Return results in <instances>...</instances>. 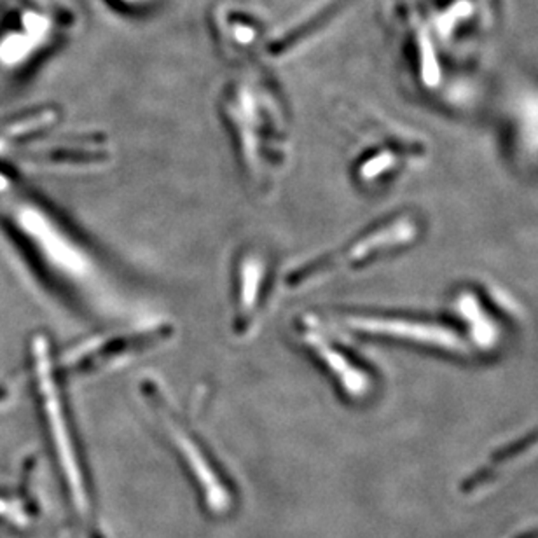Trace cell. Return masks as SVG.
I'll list each match as a JSON object with an SVG mask.
<instances>
[{
    "mask_svg": "<svg viewBox=\"0 0 538 538\" xmlns=\"http://www.w3.org/2000/svg\"><path fill=\"white\" fill-rule=\"evenodd\" d=\"M273 266L266 253L247 249L238 255L233 284V329L236 336L249 338L260 327L275 292Z\"/></svg>",
    "mask_w": 538,
    "mask_h": 538,
    "instance_id": "6da1fadb",
    "label": "cell"
},
{
    "mask_svg": "<svg viewBox=\"0 0 538 538\" xmlns=\"http://www.w3.org/2000/svg\"><path fill=\"white\" fill-rule=\"evenodd\" d=\"M37 381H39V392L42 397V410L46 411L49 430H51L53 441L57 445V453L60 454L64 474L70 484L75 506L81 514L88 516V512H90L88 491L84 489V479L81 474L79 462L75 458V449H74V443L70 437V427L66 423L62 393L55 381V373L51 369V360H49L46 345H40V348L37 351Z\"/></svg>",
    "mask_w": 538,
    "mask_h": 538,
    "instance_id": "7a4b0ae2",
    "label": "cell"
},
{
    "mask_svg": "<svg viewBox=\"0 0 538 538\" xmlns=\"http://www.w3.org/2000/svg\"><path fill=\"white\" fill-rule=\"evenodd\" d=\"M159 323L144 325L138 329H128L125 332L103 334L88 340L72 355L66 357V367L77 376H92L110 371L119 364L129 362L144 349L153 348L159 340L166 338Z\"/></svg>",
    "mask_w": 538,
    "mask_h": 538,
    "instance_id": "3957f363",
    "label": "cell"
},
{
    "mask_svg": "<svg viewBox=\"0 0 538 538\" xmlns=\"http://www.w3.org/2000/svg\"><path fill=\"white\" fill-rule=\"evenodd\" d=\"M295 334L306 351H312L322 366L327 367L329 375L341 383L348 393H364L367 390V376H364L343 351L322 331V327L312 317L301 318L295 323Z\"/></svg>",
    "mask_w": 538,
    "mask_h": 538,
    "instance_id": "277c9868",
    "label": "cell"
},
{
    "mask_svg": "<svg viewBox=\"0 0 538 538\" xmlns=\"http://www.w3.org/2000/svg\"><path fill=\"white\" fill-rule=\"evenodd\" d=\"M345 325L349 329L369 332V334H384V336H399V338H410L416 341H427L432 345H439L445 348H462L460 338L447 329L441 327H430V325H419L404 320H393V318L380 317H347Z\"/></svg>",
    "mask_w": 538,
    "mask_h": 538,
    "instance_id": "5b68a950",
    "label": "cell"
}]
</instances>
